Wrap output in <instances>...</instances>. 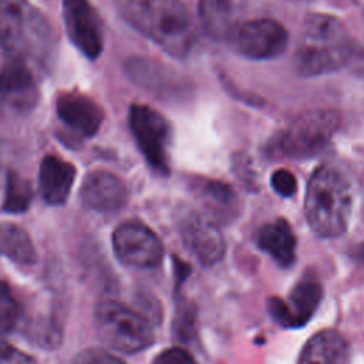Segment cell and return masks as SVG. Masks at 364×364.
I'll return each instance as SVG.
<instances>
[{
  "label": "cell",
  "mask_w": 364,
  "mask_h": 364,
  "mask_svg": "<svg viewBox=\"0 0 364 364\" xmlns=\"http://www.w3.org/2000/svg\"><path fill=\"white\" fill-rule=\"evenodd\" d=\"M121 17L172 57H186L196 28L181 0H114Z\"/></svg>",
  "instance_id": "1"
},
{
  "label": "cell",
  "mask_w": 364,
  "mask_h": 364,
  "mask_svg": "<svg viewBox=\"0 0 364 364\" xmlns=\"http://www.w3.org/2000/svg\"><path fill=\"white\" fill-rule=\"evenodd\" d=\"M354 48L355 44L338 17L310 13L303 21L293 65L303 77L328 74L347 67Z\"/></svg>",
  "instance_id": "2"
},
{
  "label": "cell",
  "mask_w": 364,
  "mask_h": 364,
  "mask_svg": "<svg viewBox=\"0 0 364 364\" xmlns=\"http://www.w3.org/2000/svg\"><path fill=\"white\" fill-rule=\"evenodd\" d=\"M353 209V189L348 176L336 165L318 166L310 176L304 213L311 230L320 237H337L348 226Z\"/></svg>",
  "instance_id": "3"
},
{
  "label": "cell",
  "mask_w": 364,
  "mask_h": 364,
  "mask_svg": "<svg viewBox=\"0 0 364 364\" xmlns=\"http://www.w3.org/2000/svg\"><path fill=\"white\" fill-rule=\"evenodd\" d=\"M0 44L13 58L41 63L54 47L53 27L28 0H0Z\"/></svg>",
  "instance_id": "4"
},
{
  "label": "cell",
  "mask_w": 364,
  "mask_h": 364,
  "mask_svg": "<svg viewBox=\"0 0 364 364\" xmlns=\"http://www.w3.org/2000/svg\"><path fill=\"white\" fill-rule=\"evenodd\" d=\"M95 326L104 344L121 353H138L154 341L149 321L141 313L115 300H104L97 306Z\"/></svg>",
  "instance_id": "5"
},
{
  "label": "cell",
  "mask_w": 364,
  "mask_h": 364,
  "mask_svg": "<svg viewBox=\"0 0 364 364\" xmlns=\"http://www.w3.org/2000/svg\"><path fill=\"white\" fill-rule=\"evenodd\" d=\"M341 124L336 109H310L297 115L280 134L279 151L293 159L317 156L330 144Z\"/></svg>",
  "instance_id": "6"
},
{
  "label": "cell",
  "mask_w": 364,
  "mask_h": 364,
  "mask_svg": "<svg viewBox=\"0 0 364 364\" xmlns=\"http://www.w3.org/2000/svg\"><path fill=\"white\" fill-rule=\"evenodd\" d=\"M128 122L146 162L156 172L168 175L171 127L166 118L148 105L134 104L128 112Z\"/></svg>",
  "instance_id": "7"
},
{
  "label": "cell",
  "mask_w": 364,
  "mask_h": 364,
  "mask_svg": "<svg viewBox=\"0 0 364 364\" xmlns=\"http://www.w3.org/2000/svg\"><path fill=\"white\" fill-rule=\"evenodd\" d=\"M232 50L249 60H270L280 55L289 44L286 27L273 18L240 21L226 38Z\"/></svg>",
  "instance_id": "8"
},
{
  "label": "cell",
  "mask_w": 364,
  "mask_h": 364,
  "mask_svg": "<svg viewBox=\"0 0 364 364\" xmlns=\"http://www.w3.org/2000/svg\"><path fill=\"white\" fill-rule=\"evenodd\" d=\"M176 229L185 247L203 266H213L223 259L226 243L210 216L191 206H182L176 212Z\"/></svg>",
  "instance_id": "9"
},
{
  "label": "cell",
  "mask_w": 364,
  "mask_h": 364,
  "mask_svg": "<svg viewBox=\"0 0 364 364\" xmlns=\"http://www.w3.org/2000/svg\"><path fill=\"white\" fill-rule=\"evenodd\" d=\"M117 257L132 267H154L161 263L164 246L154 230L138 220L121 223L112 233Z\"/></svg>",
  "instance_id": "10"
},
{
  "label": "cell",
  "mask_w": 364,
  "mask_h": 364,
  "mask_svg": "<svg viewBox=\"0 0 364 364\" xmlns=\"http://www.w3.org/2000/svg\"><path fill=\"white\" fill-rule=\"evenodd\" d=\"M63 20L71 43L90 60L104 48L101 20L88 0H63Z\"/></svg>",
  "instance_id": "11"
},
{
  "label": "cell",
  "mask_w": 364,
  "mask_h": 364,
  "mask_svg": "<svg viewBox=\"0 0 364 364\" xmlns=\"http://www.w3.org/2000/svg\"><path fill=\"white\" fill-rule=\"evenodd\" d=\"M323 297V287L313 276L303 277L289 293L287 299L270 297L267 301L269 313L283 327L297 328L304 326Z\"/></svg>",
  "instance_id": "12"
},
{
  "label": "cell",
  "mask_w": 364,
  "mask_h": 364,
  "mask_svg": "<svg viewBox=\"0 0 364 364\" xmlns=\"http://www.w3.org/2000/svg\"><path fill=\"white\" fill-rule=\"evenodd\" d=\"M127 73L134 82L159 97L176 100L189 94L186 80L158 61L134 57L127 61Z\"/></svg>",
  "instance_id": "13"
},
{
  "label": "cell",
  "mask_w": 364,
  "mask_h": 364,
  "mask_svg": "<svg viewBox=\"0 0 364 364\" xmlns=\"http://www.w3.org/2000/svg\"><path fill=\"white\" fill-rule=\"evenodd\" d=\"M80 195L87 208L102 213L118 212L128 199L125 183L112 172L102 169L87 173Z\"/></svg>",
  "instance_id": "14"
},
{
  "label": "cell",
  "mask_w": 364,
  "mask_h": 364,
  "mask_svg": "<svg viewBox=\"0 0 364 364\" xmlns=\"http://www.w3.org/2000/svg\"><path fill=\"white\" fill-rule=\"evenodd\" d=\"M55 111L60 121L80 136H92L104 121L101 107L90 97L78 92H64L57 98Z\"/></svg>",
  "instance_id": "15"
},
{
  "label": "cell",
  "mask_w": 364,
  "mask_h": 364,
  "mask_svg": "<svg viewBox=\"0 0 364 364\" xmlns=\"http://www.w3.org/2000/svg\"><path fill=\"white\" fill-rule=\"evenodd\" d=\"M0 97L18 109H28L36 105L37 87L27 61L11 57L0 68Z\"/></svg>",
  "instance_id": "16"
},
{
  "label": "cell",
  "mask_w": 364,
  "mask_h": 364,
  "mask_svg": "<svg viewBox=\"0 0 364 364\" xmlns=\"http://www.w3.org/2000/svg\"><path fill=\"white\" fill-rule=\"evenodd\" d=\"M75 179V168L71 162L55 155L43 158L38 172V189L50 205H61L67 200Z\"/></svg>",
  "instance_id": "17"
},
{
  "label": "cell",
  "mask_w": 364,
  "mask_h": 364,
  "mask_svg": "<svg viewBox=\"0 0 364 364\" xmlns=\"http://www.w3.org/2000/svg\"><path fill=\"white\" fill-rule=\"evenodd\" d=\"M245 0H199L198 13L208 36L226 40L240 23Z\"/></svg>",
  "instance_id": "18"
},
{
  "label": "cell",
  "mask_w": 364,
  "mask_h": 364,
  "mask_svg": "<svg viewBox=\"0 0 364 364\" xmlns=\"http://www.w3.org/2000/svg\"><path fill=\"white\" fill-rule=\"evenodd\" d=\"M257 246L270 255L280 266L287 267L296 259V236L283 218L263 225L256 235Z\"/></svg>",
  "instance_id": "19"
},
{
  "label": "cell",
  "mask_w": 364,
  "mask_h": 364,
  "mask_svg": "<svg viewBox=\"0 0 364 364\" xmlns=\"http://www.w3.org/2000/svg\"><path fill=\"white\" fill-rule=\"evenodd\" d=\"M347 354V341L337 330L316 333L303 347L299 364H341Z\"/></svg>",
  "instance_id": "20"
},
{
  "label": "cell",
  "mask_w": 364,
  "mask_h": 364,
  "mask_svg": "<svg viewBox=\"0 0 364 364\" xmlns=\"http://www.w3.org/2000/svg\"><path fill=\"white\" fill-rule=\"evenodd\" d=\"M202 203L219 218H232L237 210V196L230 185L218 179L198 178L192 185Z\"/></svg>",
  "instance_id": "21"
},
{
  "label": "cell",
  "mask_w": 364,
  "mask_h": 364,
  "mask_svg": "<svg viewBox=\"0 0 364 364\" xmlns=\"http://www.w3.org/2000/svg\"><path fill=\"white\" fill-rule=\"evenodd\" d=\"M0 255L21 263L34 264L37 253L30 235L16 223H0Z\"/></svg>",
  "instance_id": "22"
},
{
  "label": "cell",
  "mask_w": 364,
  "mask_h": 364,
  "mask_svg": "<svg viewBox=\"0 0 364 364\" xmlns=\"http://www.w3.org/2000/svg\"><path fill=\"white\" fill-rule=\"evenodd\" d=\"M33 199L31 183L20 176L17 172L10 171L6 181V192L3 200V209L9 213L26 212Z\"/></svg>",
  "instance_id": "23"
},
{
  "label": "cell",
  "mask_w": 364,
  "mask_h": 364,
  "mask_svg": "<svg viewBox=\"0 0 364 364\" xmlns=\"http://www.w3.org/2000/svg\"><path fill=\"white\" fill-rule=\"evenodd\" d=\"M21 318V307L13 296L10 287L0 280V333L16 328Z\"/></svg>",
  "instance_id": "24"
},
{
  "label": "cell",
  "mask_w": 364,
  "mask_h": 364,
  "mask_svg": "<svg viewBox=\"0 0 364 364\" xmlns=\"http://www.w3.org/2000/svg\"><path fill=\"white\" fill-rule=\"evenodd\" d=\"M30 331H31V338L41 347L51 348V347H55L60 341V328L48 320H43L33 324Z\"/></svg>",
  "instance_id": "25"
},
{
  "label": "cell",
  "mask_w": 364,
  "mask_h": 364,
  "mask_svg": "<svg viewBox=\"0 0 364 364\" xmlns=\"http://www.w3.org/2000/svg\"><path fill=\"white\" fill-rule=\"evenodd\" d=\"M73 364H124V361L102 348L90 347L81 350L74 357Z\"/></svg>",
  "instance_id": "26"
},
{
  "label": "cell",
  "mask_w": 364,
  "mask_h": 364,
  "mask_svg": "<svg viewBox=\"0 0 364 364\" xmlns=\"http://www.w3.org/2000/svg\"><path fill=\"white\" fill-rule=\"evenodd\" d=\"M270 183H272L273 189L284 198L293 196L297 191V181H296L294 175L287 169L274 171L270 178Z\"/></svg>",
  "instance_id": "27"
},
{
  "label": "cell",
  "mask_w": 364,
  "mask_h": 364,
  "mask_svg": "<svg viewBox=\"0 0 364 364\" xmlns=\"http://www.w3.org/2000/svg\"><path fill=\"white\" fill-rule=\"evenodd\" d=\"M152 364H196L195 358L181 347H171L161 351Z\"/></svg>",
  "instance_id": "28"
},
{
  "label": "cell",
  "mask_w": 364,
  "mask_h": 364,
  "mask_svg": "<svg viewBox=\"0 0 364 364\" xmlns=\"http://www.w3.org/2000/svg\"><path fill=\"white\" fill-rule=\"evenodd\" d=\"M0 364H36V361L21 350L0 338Z\"/></svg>",
  "instance_id": "29"
},
{
  "label": "cell",
  "mask_w": 364,
  "mask_h": 364,
  "mask_svg": "<svg viewBox=\"0 0 364 364\" xmlns=\"http://www.w3.org/2000/svg\"><path fill=\"white\" fill-rule=\"evenodd\" d=\"M350 71L360 77L364 78V47H355L353 51V55L347 64Z\"/></svg>",
  "instance_id": "30"
},
{
  "label": "cell",
  "mask_w": 364,
  "mask_h": 364,
  "mask_svg": "<svg viewBox=\"0 0 364 364\" xmlns=\"http://www.w3.org/2000/svg\"><path fill=\"white\" fill-rule=\"evenodd\" d=\"M357 259L364 263V243L357 249Z\"/></svg>",
  "instance_id": "31"
}]
</instances>
